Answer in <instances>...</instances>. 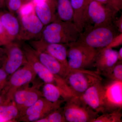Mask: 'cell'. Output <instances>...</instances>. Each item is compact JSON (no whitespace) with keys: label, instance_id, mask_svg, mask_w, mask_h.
I'll return each instance as SVG.
<instances>
[{"label":"cell","instance_id":"21","mask_svg":"<svg viewBox=\"0 0 122 122\" xmlns=\"http://www.w3.org/2000/svg\"><path fill=\"white\" fill-rule=\"evenodd\" d=\"M73 12V22L80 33L83 30V16L84 0H70Z\"/></svg>","mask_w":122,"mask_h":122},{"label":"cell","instance_id":"29","mask_svg":"<svg viewBox=\"0 0 122 122\" xmlns=\"http://www.w3.org/2000/svg\"><path fill=\"white\" fill-rule=\"evenodd\" d=\"M112 5L118 12L122 9V0H112Z\"/></svg>","mask_w":122,"mask_h":122},{"label":"cell","instance_id":"25","mask_svg":"<svg viewBox=\"0 0 122 122\" xmlns=\"http://www.w3.org/2000/svg\"><path fill=\"white\" fill-rule=\"evenodd\" d=\"M63 113V107H59L49 114L45 117L37 120L36 122H66Z\"/></svg>","mask_w":122,"mask_h":122},{"label":"cell","instance_id":"11","mask_svg":"<svg viewBox=\"0 0 122 122\" xmlns=\"http://www.w3.org/2000/svg\"><path fill=\"white\" fill-rule=\"evenodd\" d=\"M105 84L102 79L89 87L81 96L89 106L98 113L106 112Z\"/></svg>","mask_w":122,"mask_h":122},{"label":"cell","instance_id":"32","mask_svg":"<svg viewBox=\"0 0 122 122\" xmlns=\"http://www.w3.org/2000/svg\"><path fill=\"white\" fill-rule=\"evenodd\" d=\"M7 73L5 71L0 69V83L4 81L7 78Z\"/></svg>","mask_w":122,"mask_h":122},{"label":"cell","instance_id":"34","mask_svg":"<svg viewBox=\"0 0 122 122\" xmlns=\"http://www.w3.org/2000/svg\"><path fill=\"white\" fill-rule=\"evenodd\" d=\"M5 0H0V9L5 4Z\"/></svg>","mask_w":122,"mask_h":122},{"label":"cell","instance_id":"6","mask_svg":"<svg viewBox=\"0 0 122 122\" xmlns=\"http://www.w3.org/2000/svg\"><path fill=\"white\" fill-rule=\"evenodd\" d=\"M97 71L70 69L64 80L74 96H81L89 88L102 80Z\"/></svg>","mask_w":122,"mask_h":122},{"label":"cell","instance_id":"8","mask_svg":"<svg viewBox=\"0 0 122 122\" xmlns=\"http://www.w3.org/2000/svg\"><path fill=\"white\" fill-rule=\"evenodd\" d=\"M20 29L18 41H30L40 39L44 25L34 11L29 14L18 15Z\"/></svg>","mask_w":122,"mask_h":122},{"label":"cell","instance_id":"30","mask_svg":"<svg viewBox=\"0 0 122 122\" xmlns=\"http://www.w3.org/2000/svg\"><path fill=\"white\" fill-rule=\"evenodd\" d=\"M114 24L117 29L120 33H122V16L121 15L119 18H115L113 21Z\"/></svg>","mask_w":122,"mask_h":122},{"label":"cell","instance_id":"33","mask_svg":"<svg viewBox=\"0 0 122 122\" xmlns=\"http://www.w3.org/2000/svg\"><path fill=\"white\" fill-rule=\"evenodd\" d=\"M118 61H122V48L121 47L118 52Z\"/></svg>","mask_w":122,"mask_h":122},{"label":"cell","instance_id":"1","mask_svg":"<svg viewBox=\"0 0 122 122\" xmlns=\"http://www.w3.org/2000/svg\"><path fill=\"white\" fill-rule=\"evenodd\" d=\"M81 34L73 21L57 19L44 26L39 39L48 43L68 45L77 41Z\"/></svg>","mask_w":122,"mask_h":122},{"label":"cell","instance_id":"36","mask_svg":"<svg viewBox=\"0 0 122 122\" xmlns=\"http://www.w3.org/2000/svg\"></svg>","mask_w":122,"mask_h":122},{"label":"cell","instance_id":"4","mask_svg":"<svg viewBox=\"0 0 122 122\" xmlns=\"http://www.w3.org/2000/svg\"><path fill=\"white\" fill-rule=\"evenodd\" d=\"M20 41L27 62L39 78L45 83H52L66 93L70 92V89L64 79L53 74L46 68L39 61L34 49L29 44L25 41Z\"/></svg>","mask_w":122,"mask_h":122},{"label":"cell","instance_id":"2","mask_svg":"<svg viewBox=\"0 0 122 122\" xmlns=\"http://www.w3.org/2000/svg\"><path fill=\"white\" fill-rule=\"evenodd\" d=\"M120 34L113 22L105 25L85 29L77 41L99 50L109 46Z\"/></svg>","mask_w":122,"mask_h":122},{"label":"cell","instance_id":"7","mask_svg":"<svg viewBox=\"0 0 122 122\" xmlns=\"http://www.w3.org/2000/svg\"><path fill=\"white\" fill-rule=\"evenodd\" d=\"M67 59L70 69H86L93 66L98 50L76 41L68 44Z\"/></svg>","mask_w":122,"mask_h":122},{"label":"cell","instance_id":"20","mask_svg":"<svg viewBox=\"0 0 122 122\" xmlns=\"http://www.w3.org/2000/svg\"><path fill=\"white\" fill-rule=\"evenodd\" d=\"M42 96L51 102H65L71 96L53 84L45 83L42 88Z\"/></svg>","mask_w":122,"mask_h":122},{"label":"cell","instance_id":"13","mask_svg":"<svg viewBox=\"0 0 122 122\" xmlns=\"http://www.w3.org/2000/svg\"><path fill=\"white\" fill-rule=\"evenodd\" d=\"M7 58L5 64V71L11 75L27 62L20 41L12 42L5 46Z\"/></svg>","mask_w":122,"mask_h":122},{"label":"cell","instance_id":"15","mask_svg":"<svg viewBox=\"0 0 122 122\" xmlns=\"http://www.w3.org/2000/svg\"><path fill=\"white\" fill-rule=\"evenodd\" d=\"M118 61V51L112 48L106 47L98 50L93 66L96 68V71L105 76L111 72Z\"/></svg>","mask_w":122,"mask_h":122},{"label":"cell","instance_id":"31","mask_svg":"<svg viewBox=\"0 0 122 122\" xmlns=\"http://www.w3.org/2000/svg\"><path fill=\"white\" fill-rule=\"evenodd\" d=\"M91 0L99 2L100 4L103 5H110L112 7V0H84V2H87V1Z\"/></svg>","mask_w":122,"mask_h":122},{"label":"cell","instance_id":"35","mask_svg":"<svg viewBox=\"0 0 122 122\" xmlns=\"http://www.w3.org/2000/svg\"><path fill=\"white\" fill-rule=\"evenodd\" d=\"M32 0H25V3L30 2V1H31Z\"/></svg>","mask_w":122,"mask_h":122},{"label":"cell","instance_id":"14","mask_svg":"<svg viewBox=\"0 0 122 122\" xmlns=\"http://www.w3.org/2000/svg\"><path fill=\"white\" fill-rule=\"evenodd\" d=\"M29 44L35 50L50 55L66 68L70 69L67 59L68 45L48 43L40 39L30 41Z\"/></svg>","mask_w":122,"mask_h":122},{"label":"cell","instance_id":"17","mask_svg":"<svg viewBox=\"0 0 122 122\" xmlns=\"http://www.w3.org/2000/svg\"><path fill=\"white\" fill-rule=\"evenodd\" d=\"M34 6L36 15L44 26L58 19L56 0H44Z\"/></svg>","mask_w":122,"mask_h":122},{"label":"cell","instance_id":"26","mask_svg":"<svg viewBox=\"0 0 122 122\" xmlns=\"http://www.w3.org/2000/svg\"><path fill=\"white\" fill-rule=\"evenodd\" d=\"M104 76L110 81H122V61H118L111 72Z\"/></svg>","mask_w":122,"mask_h":122},{"label":"cell","instance_id":"18","mask_svg":"<svg viewBox=\"0 0 122 122\" xmlns=\"http://www.w3.org/2000/svg\"><path fill=\"white\" fill-rule=\"evenodd\" d=\"M0 20L10 43L18 41L20 25L18 17L9 11L0 12Z\"/></svg>","mask_w":122,"mask_h":122},{"label":"cell","instance_id":"23","mask_svg":"<svg viewBox=\"0 0 122 122\" xmlns=\"http://www.w3.org/2000/svg\"><path fill=\"white\" fill-rule=\"evenodd\" d=\"M20 115L19 110L13 103L0 107V122H15Z\"/></svg>","mask_w":122,"mask_h":122},{"label":"cell","instance_id":"22","mask_svg":"<svg viewBox=\"0 0 122 122\" xmlns=\"http://www.w3.org/2000/svg\"><path fill=\"white\" fill-rule=\"evenodd\" d=\"M58 18L65 21H73V12L70 0H56Z\"/></svg>","mask_w":122,"mask_h":122},{"label":"cell","instance_id":"16","mask_svg":"<svg viewBox=\"0 0 122 122\" xmlns=\"http://www.w3.org/2000/svg\"><path fill=\"white\" fill-rule=\"evenodd\" d=\"M105 87L106 112L122 110V81H110Z\"/></svg>","mask_w":122,"mask_h":122},{"label":"cell","instance_id":"24","mask_svg":"<svg viewBox=\"0 0 122 122\" xmlns=\"http://www.w3.org/2000/svg\"><path fill=\"white\" fill-rule=\"evenodd\" d=\"M122 110L109 112L99 115L93 122H122Z\"/></svg>","mask_w":122,"mask_h":122},{"label":"cell","instance_id":"27","mask_svg":"<svg viewBox=\"0 0 122 122\" xmlns=\"http://www.w3.org/2000/svg\"><path fill=\"white\" fill-rule=\"evenodd\" d=\"M25 3V0H5V4L8 11L15 14L17 13L18 10L22 5Z\"/></svg>","mask_w":122,"mask_h":122},{"label":"cell","instance_id":"3","mask_svg":"<svg viewBox=\"0 0 122 122\" xmlns=\"http://www.w3.org/2000/svg\"><path fill=\"white\" fill-rule=\"evenodd\" d=\"M118 12L110 5L102 4L95 1L84 2L83 30L112 23Z\"/></svg>","mask_w":122,"mask_h":122},{"label":"cell","instance_id":"12","mask_svg":"<svg viewBox=\"0 0 122 122\" xmlns=\"http://www.w3.org/2000/svg\"><path fill=\"white\" fill-rule=\"evenodd\" d=\"M38 86L35 85L29 87L26 85L20 88L14 94L13 102L19 110L20 116L27 108L43 97L42 93L39 90Z\"/></svg>","mask_w":122,"mask_h":122},{"label":"cell","instance_id":"9","mask_svg":"<svg viewBox=\"0 0 122 122\" xmlns=\"http://www.w3.org/2000/svg\"><path fill=\"white\" fill-rule=\"evenodd\" d=\"M36 75L35 71L28 63L11 74L7 85V104L13 103V96L16 91L33 81Z\"/></svg>","mask_w":122,"mask_h":122},{"label":"cell","instance_id":"28","mask_svg":"<svg viewBox=\"0 0 122 122\" xmlns=\"http://www.w3.org/2000/svg\"><path fill=\"white\" fill-rule=\"evenodd\" d=\"M9 43L4 29L0 20V46H5Z\"/></svg>","mask_w":122,"mask_h":122},{"label":"cell","instance_id":"5","mask_svg":"<svg viewBox=\"0 0 122 122\" xmlns=\"http://www.w3.org/2000/svg\"><path fill=\"white\" fill-rule=\"evenodd\" d=\"M63 113L67 122H93L99 113L82 100L81 96H72L65 101Z\"/></svg>","mask_w":122,"mask_h":122},{"label":"cell","instance_id":"10","mask_svg":"<svg viewBox=\"0 0 122 122\" xmlns=\"http://www.w3.org/2000/svg\"><path fill=\"white\" fill-rule=\"evenodd\" d=\"M63 102H51L44 97H41L34 104L27 108L20 116L17 121L36 122L61 107V104Z\"/></svg>","mask_w":122,"mask_h":122},{"label":"cell","instance_id":"19","mask_svg":"<svg viewBox=\"0 0 122 122\" xmlns=\"http://www.w3.org/2000/svg\"><path fill=\"white\" fill-rule=\"evenodd\" d=\"M34 50L39 61L51 73L65 79L70 69L66 68L50 55Z\"/></svg>","mask_w":122,"mask_h":122}]
</instances>
